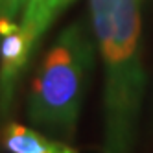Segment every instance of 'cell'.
Segmentation results:
<instances>
[{"instance_id":"6da1fadb","label":"cell","mask_w":153,"mask_h":153,"mask_svg":"<svg viewBox=\"0 0 153 153\" xmlns=\"http://www.w3.org/2000/svg\"><path fill=\"white\" fill-rule=\"evenodd\" d=\"M103 63V151L133 153L146 92L142 0H89Z\"/></svg>"},{"instance_id":"7a4b0ae2","label":"cell","mask_w":153,"mask_h":153,"mask_svg":"<svg viewBox=\"0 0 153 153\" xmlns=\"http://www.w3.org/2000/svg\"><path fill=\"white\" fill-rule=\"evenodd\" d=\"M91 20L78 19L53 39L33 74L26 102L30 124L53 138L72 142L96 61Z\"/></svg>"},{"instance_id":"3957f363","label":"cell","mask_w":153,"mask_h":153,"mask_svg":"<svg viewBox=\"0 0 153 153\" xmlns=\"http://www.w3.org/2000/svg\"><path fill=\"white\" fill-rule=\"evenodd\" d=\"M74 0H30L19 22V33L28 57L33 61L45 35L56 20L72 6Z\"/></svg>"},{"instance_id":"277c9868","label":"cell","mask_w":153,"mask_h":153,"mask_svg":"<svg viewBox=\"0 0 153 153\" xmlns=\"http://www.w3.org/2000/svg\"><path fill=\"white\" fill-rule=\"evenodd\" d=\"M2 144L9 153H78L68 142L19 122H9L2 129Z\"/></svg>"},{"instance_id":"5b68a950","label":"cell","mask_w":153,"mask_h":153,"mask_svg":"<svg viewBox=\"0 0 153 153\" xmlns=\"http://www.w3.org/2000/svg\"><path fill=\"white\" fill-rule=\"evenodd\" d=\"M30 0H0V37L15 30Z\"/></svg>"}]
</instances>
